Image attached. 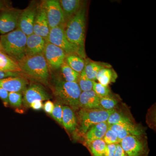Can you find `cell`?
I'll return each mask as SVG.
<instances>
[{"instance_id":"9a60e30c","label":"cell","mask_w":156,"mask_h":156,"mask_svg":"<svg viewBox=\"0 0 156 156\" xmlns=\"http://www.w3.org/2000/svg\"><path fill=\"white\" fill-rule=\"evenodd\" d=\"M28 85L27 79L21 76L9 77L0 80V88L9 92L23 93Z\"/></svg>"},{"instance_id":"d4e9b609","label":"cell","mask_w":156,"mask_h":156,"mask_svg":"<svg viewBox=\"0 0 156 156\" xmlns=\"http://www.w3.org/2000/svg\"><path fill=\"white\" fill-rule=\"evenodd\" d=\"M65 61L69 66L78 73L80 74L84 69L85 61L84 58L77 55H66Z\"/></svg>"},{"instance_id":"d6a6232c","label":"cell","mask_w":156,"mask_h":156,"mask_svg":"<svg viewBox=\"0 0 156 156\" xmlns=\"http://www.w3.org/2000/svg\"><path fill=\"white\" fill-rule=\"evenodd\" d=\"M103 139L106 144H117L120 142L116 133L109 128Z\"/></svg>"},{"instance_id":"8fae6325","label":"cell","mask_w":156,"mask_h":156,"mask_svg":"<svg viewBox=\"0 0 156 156\" xmlns=\"http://www.w3.org/2000/svg\"><path fill=\"white\" fill-rule=\"evenodd\" d=\"M43 54L49 68L55 70L60 68L66 56L61 48L47 41Z\"/></svg>"},{"instance_id":"44dd1931","label":"cell","mask_w":156,"mask_h":156,"mask_svg":"<svg viewBox=\"0 0 156 156\" xmlns=\"http://www.w3.org/2000/svg\"><path fill=\"white\" fill-rule=\"evenodd\" d=\"M0 71L21 73L17 62L0 50Z\"/></svg>"},{"instance_id":"7c38bea8","label":"cell","mask_w":156,"mask_h":156,"mask_svg":"<svg viewBox=\"0 0 156 156\" xmlns=\"http://www.w3.org/2000/svg\"><path fill=\"white\" fill-rule=\"evenodd\" d=\"M37 6L32 4L22 10L20 14L17 28L27 36L34 34V22Z\"/></svg>"},{"instance_id":"52a82bcc","label":"cell","mask_w":156,"mask_h":156,"mask_svg":"<svg viewBox=\"0 0 156 156\" xmlns=\"http://www.w3.org/2000/svg\"><path fill=\"white\" fill-rule=\"evenodd\" d=\"M127 156H149V149L145 134L129 135L120 142Z\"/></svg>"},{"instance_id":"74e56055","label":"cell","mask_w":156,"mask_h":156,"mask_svg":"<svg viewBox=\"0 0 156 156\" xmlns=\"http://www.w3.org/2000/svg\"><path fill=\"white\" fill-rule=\"evenodd\" d=\"M21 73L13 72H5L0 71V80L9 77L21 76Z\"/></svg>"},{"instance_id":"d590c367","label":"cell","mask_w":156,"mask_h":156,"mask_svg":"<svg viewBox=\"0 0 156 156\" xmlns=\"http://www.w3.org/2000/svg\"><path fill=\"white\" fill-rule=\"evenodd\" d=\"M116 144H107L104 156H114Z\"/></svg>"},{"instance_id":"83f0119b","label":"cell","mask_w":156,"mask_h":156,"mask_svg":"<svg viewBox=\"0 0 156 156\" xmlns=\"http://www.w3.org/2000/svg\"><path fill=\"white\" fill-rule=\"evenodd\" d=\"M95 82L87 77L83 70L80 74L77 83L81 92H83L92 90L93 84Z\"/></svg>"},{"instance_id":"e575fe53","label":"cell","mask_w":156,"mask_h":156,"mask_svg":"<svg viewBox=\"0 0 156 156\" xmlns=\"http://www.w3.org/2000/svg\"><path fill=\"white\" fill-rule=\"evenodd\" d=\"M54 104L51 101L48 100L43 105V109L46 113L51 115L54 108Z\"/></svg>"},{"instance_id":"f546056e","label":"cell","mask_w":156,"mask_h":156,"mask_svg":"<svg viewBox=\"0 0 156 156\" xmlns=\"http://www.w3.org/2000/svg\"><path fill=\"white\" fill-rule=\"evenodd\" d=\"M92 90L99 98L110 95L111 91L108 87L103 86L99 83L94 82Z\"/></svg>"},{"instance_id":"cb8c5ba5","label":"cell","mask_w":156,"mask_h":156,"mask_svg":"<svg viewBox=\"0 0 156 156\" xmlns=\"http://www.w3.org/2000/svg\"><path fill=\"white\" fill-rule=\"evenodd\" d=\"M85 63L83 71L87 77L92 81H95L96 80V76L98 73L102 69L105 68L103 65L89 59L85 60Z\"/></svg>"},{"instance_id":"8992f818","label":"cell","mask_w":156,"mask_h":156,"mask_svg":"<svg viewBox=\"0 0 156 156\" xmlns=\"http://www.w3.org/2000/svg\"><path fill=\"white\" fill-rule=\"evenodd\" d=\"M107 123L109 126L119 125L124 126L133 135H142L145 131L142 127L136 124L131 113L125 109L120 108V106L110 115Z\"/></svg>"},{"instance_id":"f35d334b","label":"cell","mask_w":156,"mask_h":156,"mask_svg":"<svg viewBox=\"0 0 156 156\" xmlns=\"http://www.w3.org/2000/svg\"><path fill=\"white\" fill-rule=\"evenodd\" d=\"M114 156H127L125 152L122 148L120 143L116 144Z\"/></svg>"},{"instance_id":"484cf974","label":"cell","mask_w":156,"mask_h":156,"mask_svg":"<svg viewBox=\"0 0 156 156\" xmlns=\"http://www.w3.org/2000/svg\"><path fill=\"white\" fill-rule=\"evenodd\" d=\"M62 75L65 81L77 83L80 74L73 69L66 62L65 60L61 67Z\"/></svg>"},{"instance_id":"d6986e66","label":"cell","mask_w":156,"mask_h":156,"mask_svg":"<svg viewBox=\"0 0 156 156\" xmlns=\"http://www.w3.org/2000/svg\"><path fill=\"white\" fill-rule=\"evenodd\" d=\"M62 126L66 131L71 133L77 130V120L75 111L66 105L62 107Z\"/></svg>"},{"instance_id":"3957f363","label":"cell","mask_w":156,"mask_h":156,"mask_svg":"<svg viewBox=\"0 0 156 156\" xmlns=\"http://www.w3.org/2000/svg\"><path fill=\"white\" fill-rule=\"evenodd\" d=\"M52 90L56 101L63 105L70 107L75 111L79 109V98L82 92L77 83L66 82L61 78H56Z\"/></svg>"},{"instance_id":"9c48e42d","label":"cell","mask_w":156,"mask_h":156,"mask_svg":"<svg viewBox=\"0 0 156 156\" xmlns=\"http://www.w3.org/2000/svg\"><path fill=\"white\" fill-rule=\"evenodd\" d=\"M43 3L50 29L57 27H64L65 20L59 1L47 0Z\"/></svg>"},{"instance_id":"5bb4252c","label":"cell","mask_w":156,"mask_h":156,"mask_svg":"<svg viewBox=\"0 0 156 156\" xmlns=\"http://www.w3.org/2000/svg\"><path fill=\"white\" fill-rule=\"evenodd\" d=\"M47 14L43 2L37 6L34 25V34L41 37L45 40L50 33Z\"/></svg>"},{"instance_id":"7a4b0ae2","label":"cell","mask_w":156,"mask_h":156,"mask_svg":"<svg viewBox=\"0 0 156 156\" xmlns=\"http://www.w3.org/2000/svg\"><path fill=\"white\" fill-rule=\"evenodd\" d=\"M17 62L21 73L41 83L49 85V68L43 54L25 56Z\"/></svg>"},{"instance_id":"4fadbf2b","label":"cell","mask_w":156,"mask_h":156,"mask_svg":"<svg viewBox=\"0 0 156 156\" xmlns=\"http://www.w3.org/2000/svg\"><path fill=\"white\" fill-rule=\"evenodd\" d=\"M22 10L5 9L0 14V34L9 33L17 28L20 14Z\"/></svg>"},{"instance_id":"8d00e7d4","label":"cell","mask_w":156,"mask_h":156,"mask_svg":"<svg viewBox=\"0 0 156 156\" xmlns=\"http://www.w3.org/2000/svg\"><path fill=\"white\" fill-rule=\"evenodd\" d=\"M43 102L41 101L37 100L30 104L29 108H31L34 110L39 111L42 109L43 108Z\"/></svg>"},{"instance_id":"7402d4cb","label":"cell","mask_w":156,"mask_h":156,"mask_svg":"<svg viewBox=\"0 0 156 156\" xmlns=\"http://www.w3.org/2000/svg\"><path fill=\"white\" fill-rule=\"evenodd\" d=\"M117 77V74L113 69L105 67L98 72L96 79L99 83L103 86L108 87L111 83L115 81Z\"/></svg>"},{"instance_id":"30bf717a","label":"cell","mask_w":156,"mask_h":156,"mask_svg":"<svg viewBox=\"0 0 156 156\" xmlns=\"http://www.w3.org/2000/svg\"><path fill=\"white\" fill-rule=\"evenodd\" d=\"M50 98L44 87L39 83H32L23 92V104L26 108L29 107L30 104L35 101H43Z\"/></svg>"},{"instance_id":"4dcf8cb0","label":"cell","mask_w":156,"mask_h":156,"mask_svg":"<svg viewBox=\"0 0 156 156\" xmlns=\"http://www.w3.org/2000/svg\"><path fill=\"white\" fill-rule=\"evenodd\" d=\"M54 108L50 116L58 124L62 126V107L63 105L61 103L55 101L54 103Z\"/></svg>"},{"instance_id":"2e32d148","label":"cell","mask_w":156,"mask_h":156,"mask_svg":"<svg viewBox=\"0 0 156 156\" xmlns=\"http://www.w3.org/2000/svg\"><path fill=\"white\" fill-rule=\"evenodd\" d=\"M47 41L34 34L27 36L25 48V56L43 54Z\"/></svg>"},{"instance_id":"1f68e13d","label":"cell","mask_w":156,"mask_h":156,"mask_svg":"<svg viewBox=\"0 0 156 156\" xmlns=\"http://www.w3.org/2000/svg\"><path fill=\"white\" fill-rule=\"evenodd\" d=\"M109 128L114 131L118 136L120 142L126 136L131 135L130 133L123 126L119 125H109Z\"/></svg>"},{"instance_id":"ffe728a7","label":"cell","mask_w":156,"mask_h":156,"mask_svg":"<svg viewBox=\"0 0 156 156\" xmlns=\"http://www.w3.org/2000/svg\"><path fill=\"white\" fill-rule=\"evenodd\" d=\"M59 1L64 15L66 23L80 9L83 2L80 0H61Z\"/></svg>"},{"instance_id":"6da1fadb","label":"cell","mask_w":156,"mask_h":156,"mask_svg":"<svg viewBox=\"0 0 156 156\" xmlns=\"http://www.w3.org/2000/svg\"><path fill=\"white\" fill-rule=\"evenodd\" d=\"M86 8L83 4L80 9L66 23L64 31L69 41L78 50L79 56L86 57L85 50Z\"/></svg>"},{"instance_id":"603a6c76","label":"cell","mask_w":156,"mask_h":156,"mask_svg":"<svg viewBox=\"0 0 156 156\" xmlns=\"http://www.w3.org/2000/svg\"><path fill=\"white\" fill-rule=\"evenodd\" d=\"M92 156H104L106 144L103 139H97L84 144Z\"/></svg>"},{"instance_id":"e0dca14e","label":"cell","mask_w":156,"mask_h":156,"mask_svg":"<svg viewBox=\"0 0 156 156\" xmlns=\"http://www.w3.org/2000/svg\"><path fill=\"white\" fill-rule=\"evenodd\" d=\"M108 128L107 122L98 123L90 127L83 136L84 144L95 140L103 139Z\"/></svg>"},{"instance_id":"277c9868","label":"cell","mask_w":156,"mask_h":156,"mask_svg":"<svg viewBox=\"0 0 156 156\" xmlns=\"http://www.w3.org/2000/svg\"><path fill=\"white\" fill-rule=\"evenodd\" d=\"M27 38V36L16 28L0 37V50L18 62L25 56Z\"/></svg>"},{"instance_id":"ac0fdd59","label":"cell","mask_w":156,"mask_h":156,"mask_svg":"<svg viewBox=\"0 0 156 156\" xmlns=\"http://www.w3.org/2000/svg\"><path fill=\"white\" fill-rule=\"evenodd\" d=\"M99 100L100 98L92 90L82 92L79 98V109L99 108Z\"/></svg>"},{"instance_id":"ab89813d","label":"cell","mask_w":156,"mask_h":156,"mask_svg":"<svg viewBox=\"0 0 156 156\" xmlns=\"http://www.w3.org/2000/svg\"><path fill=\"white\" fill-rule=\"evenodd\" d=\"M5 5L3 2L0 1V11L1 10H4L5 8Z\"/></svg>"},{"instance_id":"ba28073f","label":"cell","mask_w":156,"mask_h":156,"mask_svg":"<svg viewBox=\"0 0 156 156\" xmlns=\"http://www.w3.org/2000/svg\"><path fill=\"white\" fill-rule=\"evenodd\" d=\"M46 41L61 48L66 55L75 54L79 56L76 48L68 40L63 27H57L50 29Z\"/></svg>"},{"instance_id":"5b68a950","label":"cell","mask_w":156,"mask_h":156,"mask_svg":"<svg viewBox=\"0 0 156 156\" xmlns=\"http://www.w3.org/2000/svg\"><path fill=\"white\" fill-rule=\"evenodd\" d=\"M115 110H106L101 108L79 109L76 114L77 120V130L81 136H83L92 126L107 122L109 117Z\"/></svg>"},{"instance_id":"836d02e7","label":"cell","mask_w":156,"mask_h":156,"mask_svg":"<svg viewBox=\"0 0 156 156\" xmlns=\"http://www.w3.org/2000/svg\"><path fill=\"white\" fill-rule=\"evenodd\" d=\"M9 92L2 88H0V98L5 107L9 105Z\"/></svg>"},{"instance_id":"f1b7e54d","label":"cell","mask_w":156,"mask_h":156,"mask_svg":"<svg viewBox=\"0 0 156 156\" xmlns=\"http://www.w3.org/2000/svg\"><path fill=\"white\" fill-rule=\"evenodd\" d=\"M9 105L15 108H19L23 104V95L20 92H9Z\"/></svg>"},{"instance_id":"4316f807","label":"cell","mask_w":156,"mask_h":156,"mask_svg":"<svg viewBox=\"0 0 156 156\" xmlns=\"http://www.w3.org/2000/svg\"><path fill=\"white\" fill-rule=\"evenodd\" d=\"M99 103L101 108L106 110H112L119 106L120 101L110 94L105 97L100 98Z\"/></svg>"}]
</instances>
